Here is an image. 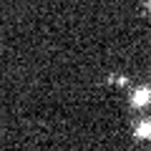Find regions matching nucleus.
I'll return each mask as SVG.
<instances>
[{
	"label": "nucleus",
	"mask_w": 151,
	"mask_h": 151,
	"mask_svg": "<svg viewBox=\"0 0 151 151\" xmlns=\"http://www.w3.org/2000/svg\"><path fill=\"white\" fill-rule=\"evenodd\" d=\"M151 101V88H146V86H141L139 91L134 93V106H146V103Z\"/></svg>",
	"instance_id": "nucleus-1"
},
{
	"label": "nucleus",
	"mask_w": 151,
	"mask_h": 151,
	"mask_svg": "<svg viewBox=\"0 0 151 151\" xmlns=\"http://www.w3.org/2000/svg\"><path fill=\"white\" fill-rule=\"evenodd\" d=\"M136 136L139 139H151V121H144V124L136 126Z\"/></svg>",
	"instance_id": "nucleus-2"
},
{
	"label": "nucleus",
	"mask_w": 151,
	"mask_h": 151,
	"mask_svg": "<svg viewBox=\"0 0 151 151\" xmlns=\"http://www.w3.org/2000/svg\"><path fill=\"white\" fill-rule=\"evenodd\" d=\"M149 8H151V0H149Z\"/></svg>",
	"instance_id": "nucleus-3"
}]
</instances>
